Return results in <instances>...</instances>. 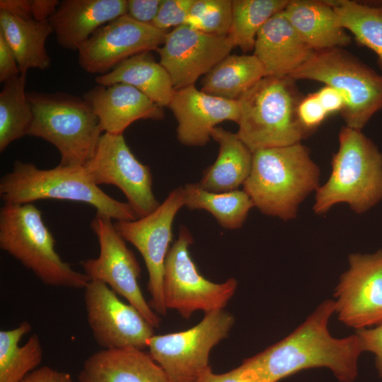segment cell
<instances>
[{
  "mask_svg": "<svg viewBox=\"0 0 382 382\" xmlns=\"http://www.w3.org/2000/svg\"><path fill=\"white\" fill-rule=\"evenodd\" d=\"M234 323L233 316L224 309L207 313L188 330L152 336L149 354L170 382H194L211 368V350L227 337Z\"/></svg>",
  "mask_w": 382,
  "mask_h": 382,
  "instance_id": "9",
  "label": "cell"
},
{
  "mask_svg": "<svg viewBox=\"0 0 382 382\" xmlns=\"http://www.w3.org/2000/svg\"><path fill=\"white\" fill-rule=\"evenodd\" d=\"M21 382H75V381L69 373L45 366L30 373Z\"/></svg>",
  "mask_w": 382,
  "mask_h": 382,
  "instance_id": "41",
  "label": "cell"
},
{
  "mask_svg": "<svg viewBox=\"0 0 382 382\" xmlns=\"http://www.w3.org/2000/svg\"><path fill=\"white\" fill-rule=\"evenodd\" d=\"M212 138L219 144V154L198 183L204 190L213 192L237 190L250 174L253 153L236 133L222 127H215Z\"/></svg>",
  "mask_w": 382,
  "mask_h": 382,
  "instance_id": "24",
  "label": "cell"
},
{
  "mask_svg": "<svg viewBox=\"0 0 382 382\" xmlns=\"http://www.w3.org/2000/svg\"><path fill=\"white\" fill-rule=\"evenodd\" d=\"M265 76V69L253 54H228L203 76L200 90L212 96L237 100Z\"/></svg>",
  "mask_w": 382,
  "mask_h": 382,
  "instance_id": "27",
  "label": "cell"
},
{
  "mask_svg": "<svg viewBox=\"0 0 382 382\" xmlns=\"http://www.w3.org/2000/svg\"><path fill=\"white\" fill-rule=\"evenodd\" d=\"M0 248L46 285L79 289L91 281L62 260L42 212L32 203H4L1 207Z\"/></svg>",
  "mask_w": 382,
  "mask_h": 382,
  "instance_id": "6",
  "label": "cell"
},
{
  "mask_svg": "<svg viewBox=\"0 0 382 382\" xmlns=\"http://www.w3.org/2000/svg\"><path fill=\"white\" fill-rule=\"evenodd\" d=\"M127 13V0H64L49 18L58 44L79 50L108 23Z\"/></svg>",
  "mask_w": 382,
  "mask_h": 382,
  "instance_id": "20",
  "label": "cell"
},
{
  "mask_svg": "<svg viewBox=\"0 0 382 382\" xmlns=\"http://www.w3.org/2000/svg\"><path fill=\"white\" fill-rule=\"evenodd\" d=\"M84 301L88 325L100 347L143 350L148 347L154 328L105 283L90 281L85 288Z\"/></svg>",
  "mask_w": 382,
  "mask_h": 382,
  "instance_id": "14",
  "label": "cell"
},
{
  "mask_svg": "<svg viewBox=\"0 0 382 382\" xmlns=\"http://www.w3.org/2000/svg\"><path fill=\"white\" fill-rule=\"evenodd\" d=\"M100 86L122 83L139 90L159 106L168 107L175 88L170 75L151 52L134 55L95 79Z\"/></svg>",
  "mask_w": 382,
  "mask_h": 382,
  "instance_id": "25",
  "label": "cell"
},
{
  "mask_svg": "<svg viewBox=\"0 0 382 382\" xmlns=\"http://www.w3.org/2000/svg\"><path fill=\"white\" fill-rule=\"evenodd\" d=\"M91 227L97 236L100 253L96 258L81 262L85 274L91 281L105 283L117 294L125 298L154 328H158L160 318L146 301L138 283L140 265L111 219L96 214Z\"/></svg>",
  "mask_w": 382,
  "mask_h": 382,
  "instance_id": "11",
  "label": "cell"
},
{
  "mask_svg": "<svg viewBox=\"0 0 382 382\" xmlns=\"http://www.w3.org/2000/svg\"><path fill=\"white\" fill-rule=\"evenodd\" d=\"M162 0H127V15L131 18L152 25Z\"/></svg>",
  "mask_w": 382,
  "mask_h": 382,
  "instance_id": "38",
  "label": "cell"
},
{
  "mask_svg": "<svg viewBox=\"0 0 382 382\" xmlns=\"http://www.w3.org/2000/svg\"><path fill=\"white\" fill-rule=\"evenodd\" d=\"M290 78L318 81L338 90L345 107V126L361 130L382 110V74H378L342 47L313 51Z\"/></svg>",
  "mask_w": 382,
  "mask_h": 382,
  "instance_id": "8",
  "label": "cell"
},
{
  "mask_svg": "<svg viewBox=\"0 0 382 382\" xmlns=\"http://www.w3.org/2000/svg\"><path fill=\"white\" fill-rule=\"evenodd\" d=\"M231 18V0H194L185 24L206 34L226 36Z\"/></svg>",
  "mask_w": 382,
  "mask_h": 382,
  "instance_id": "33",
  "label": "cell"
},
{
  "mask_svg": "<svg viewBox=\"0 0 382 382\" xmlns=\"http://www.w3.org/2000/svg\"><path fill=\"white\" fill-rule=\"evenodd\" d=\"M32 18L37 21H48L56 11L57 0H30Z\"/></svg>",
  "mask_w": 382,
  "mask_h": 382,
  "instance_id": "42",
  "label": "cell"
},
{
  "mask_svg": "<svg viewBox=\"0 0 382 382\" xmlns=\"http://www.w3.org/2000/svg\"><path fill=\"white\" fill-rule=\"evenodd\" d=\"M194 0H162L152 26L168 32L170 28L185 25Z\"/></svg>",
  "mask_w": 382,
  "mask_h": 382,
  "instance_id": "34",
  "label": "cell"
},
{
  "mask_svg": "<svg viewBox=\"0 0 382 382\" xmlns=\"http://www.w3.org/2000/svg\"><path fill=\"white\" fill-rule=\"evenodd\" d=\"M297 115L302 127L309 132L318 127L329 115L316 92L301 98L297 107Z\"/></svg>",
  "mask_w": 382,
  "mask_h": 382,
  "instance_id": "35",
  "label": "cell"
},
{
  "mask_svg": "<svg viewBox=\"0 0 382 382\" xmlns=\"http://www.w3.org/2000/svg\"><path fill=\"white\" fill-rule=\"evenodd\" d=\"M83 98L92 108L105 133L123 134L137 120H161L164 117L162 107L133 86L122 83L98 85Z\"/></svg>",
  "mask_w": 382,
  "mask_h": 382,
  "instance_id": "19",
  "label": "cell"
},
{
  "mask_svg": "<svg viewBox=\"0 0 382 382\" xmlns=\"http://www.w3.org/2000/svg\"><path fill=\"white\" fill-rule=\"evenodd\" d=\"M335 302L323 301L293 332L243 362L265 382H278L300 371L330 369L340 382H353L364 352L357 333L342 338L330 334L328 323Z\"/></svg>",
  "mask_w": 382,
  "mask_h": 382,
  "instance_id": "1",
  "label": "cell"
},
{
  "mask_svg": "<svg viewBox=\"0 0 382 382\" xmlns=\"http://www.w3.org/2000/svg\"><path fill=\"white\" fill-rule=\"evenodd\" d=\"M177 121V138L183 145L202 146L213 129L224 121L238 124V100L221 98L197 89L195 85L175 90L168 106Z\"/></svg>",
  "mask_w": 382,
  "mask_h": 382,
  "instance_id": "18",
  "label": "cell"
},
{
  "mask_svg": "<svg viewBox=\"0 0 382 382\" xmlns=\"http://www.w3.org/2000/svg\"><path fill=\"white\" fill-rule=\"evenodd\" d=\"M313 50L297 34L283 11L273 16L258 32L253 54L266 76L289 77L311 56Z\"/></svg>",
  "mask_w": 382,
  "mask_h": 382,
  "instance_id": "21",
  "label": "cell"
},
{
  "mask_svg": "<svg viewBox=\"0 0 382 382\" xmlns=\"http://www.w3.org/2000/svg\"><path fill=\"white\" fill-rule=\"evenodd\" d=\"M52 33L48 21L23 18L0 9V34L14 54L21 72L49 68L51 59L45 42Z\"/></svg>",
  "mask_w": 382,
  "mask_h": 382,
  "instance_id": "26",
  "label": "cell"
},
{
  "mask_svg": "<svg viewBox=\"0 0 382 382\" xmlns=\"http://www.w3.org/2000/svg\"><path fill=\"white\" fill-rule=\"evenodd\" d=\"M27 73L4 83L0 93V151L13 141L28 135L33 113L25 92Z\"/></svg>",
  "mask_w": 382,
  "mask_h": 382,
  "instance_id": "31",
  "label": "cell"
},
{
  "mask_svg": "<svg viewBox=\"0 0 382 382\" xmlns=\"http://www.w3.org/2000/svg\"><path fill=\"white\" fill-rule=\"evenodd\" d=\"M84 167L98 186L106 184L119 187L138 218L152 213L161 204L153 193L149 167L135 157L123 134L104 132Z\"/></svg>",
  "mask_w": 382,
  "mask_h": 382,
  "instance_id": "13",
  "label": "cell"
},
{
  "mask_svg": "<svg viewBox=\"0 0 382 382\" xmlns=\"http://www.w3.org/2000/svg\"><path fill=\"white\" fill-rule=\"evenodd\" d=\"M31 330L30 323L24 320L13 329L0 331V382H21L39 368L43 358L39 336L33 334L19 345Z\"/></svg>",
  "mask_w": 382,
  "mask_h": 382,
  "instance_id": "28",
  "label": "cell"
},
{
  "mask_svg": "<svg viewBox=\"0 0 382 382\" xmlns=\"http://www.w3.org/2000/svg\"><path fill=\"white\" fill-rule=\"evenodd\" d=\"M192 243L190 231L182 226L167 254L163 273L165 306L176 310L185 318L197 311L207 313L224 309L238 286L234 278L214 283L200 274L189 251Z\"/></svg>",
  "mask_w": 382,
  "mask_h": 382,
  "instance_id": "10",
  "label": "cell"
},
{
  "mask_svg": "<svg viewBox=\"0 0 382 382\" xmlns=\"http://www.w3.org/2000/svg\"><path fill=\"white\" fill-rule=\"evenodd\" d=\"M295 81L290 77L265 76L238 98L236 134L252 153L301 143L308 133L298 118L302 97Z\"/></svg>",
  "mask_w": 382,
  "mask_h": 382,
  "instance_id": "5",
  "label": "cell"
},
{
  "mask_svg": "<svg viewBox=\"0 0 382 382\" xmlns=\"http://www.w3.org/2000/svg\"><path fill=\"white\" fill-rule=\"evenodd\" d=\"M348 262L334 294L338 319L356 330L382 324V249L352 253Z\"/></svg>",
  "mask_w": 382,
  "mask_h": 382,
  "instance_id": "15",
  "label": "cell"
},
{
  "mask_svg": "<svg viewBox=\"0 0 382 382\" xmlns=\"http://www.w3.org/2000/svg\"><path fill=\"white\" fill-rule=\"evenodd\" d=\"M167 33L124 15L100 27L79 48V64L88 73L105 74L134 55L156 51Z\"/></svg>",
  "mask_w": 382,
  "mask_h": 382,
  "instance_id": "16",
  "label": "cell"
},
{
  "mask_svg": "<svg viewBox=\"0 0 382 382\" xmlns=\"http://www.w3.org/2000/svg\"><path fill=\"white\" fill-rule=\"evenodd\" d=\"M320 170L301 143L253 153L243 190L262 214L296 218L305 198L319 187Z\"/></svg>",
  "mask_w": 382,
  "mask_h": 382,
  "instance_id": "2",
  "label": "cell"
},
{
  "mask_svg": "<svg viewBox=\"0 0 382 382\" xmlns=\"http://www.w3.org/2000/svg\"><path fill=\"white\" fill-rule=\"evenodd\" d=\"M33 113L28 135L54 146L59 165L84 166L103 134L99 120L83 98L65 93H27Z\"/></svg>",
  "mask_w": 382,
  "mask_h": 382,
  "instance_id": "7",
  "label": "cell"
},
{
  "mask_svg": "<svg viewBox=\"0 0 382 382\" xmlns=\"http://www.w3.org/2000/svg\"><path fill=\"white\" fill-rule=\"evenodd\" d=\"M316 94L323 108L328 115L340 112L345 107V100L342 94L336 88L325 85Z\"/></svg>",
  "mask_w": 382,
  "mask_h": 382,
  "instance_id": "40",
  "label": "cell"
},
{
  "mask_svg": "<svg viewBox=\"0 0 382 382\" xmlns=\"http://www.w3.org/2000/svg\"><path fill=\"white\" fill-rule=\"evenodd\" d=\"M79 382H170L150 354L136 348L103 349L83 362Z\"/></svg>",
  "mask_w": 382,
  "mask_h": 382,
  "instance_id": "22",
  "label": "cell"
},
{
  "mask_svg": "<svg viewBox=\"0 0 382 382\" xmlns=\"http://www.w3.org/2000/svg\"><path fill=\"white\" fill-rule=\"evenodd\" d=\"M340 25L377 56L382 74V3L367 4L352 0H327Z\"/></svg>",
  "mask_w": 382,
  "mask_h": 382,
  "instance_id": "30",
  "label": "cell"
},
{
  "mask_svg": "<svg viewBox=\"0 0 382 382\" xmlns=\"http://www.w3.org/2000/svg\"><path fill=\"white\" fill-rule=\"evenodd\" d=\"M0 197L4 203L28 204L45 199L89 204L97 214L117 221L138 218L128 202L116 200L102 191L84 166L58 165L40 169L32 163L16 161L11 171L0 180Z\"/></svg>",
  "mask_w": 382,
  "mask_h": 382,
  "instance_id": "3",
  "label": "cell"
},
{
  "mask_svg": "<svg viewBox=\"0 0 382 382\" xmlns=\"http://www.w3.org/2000/svg\"><path fill=\"white\" fill-rule=\"evenodd\" d=\"M185 205L183 187L173 190L152 213L134 221H117L114 226L125 241L139 251L148 274L151 308L166 315L163 284L165 261L172 241V225L177 212Z\"/></svg>",
  "mask_w": 382,
  "mask_h": 382,
  "instance_id": "12",
  "label": "cell"
},
{
  "mask_svg": "<svg viewBox=\"0 0 382 382\" xmlns=\"http://www.w3.org/2000/svg\"><path fill=\"white\" fill-rule=\"evenodd\" d=\"M0 9L23 18H32L30 0H1Z\"/></svg>",
  "mask_w": 382,
  "mask_h": 382,
  "instance_id": "43",
  "label": "cell"
},
{
  "mask_svg": "<svg viewBox=\"0 0 382 382\" xmlns=\"http://www.w3.org/2000/svg\"><path fill=\"white\" fill-rule=\"evenodd\" d=\"M194 382H265L257 373L245 363L230 371L214 374L209 369Z\"/></svg>",
  "mask_w": 382,
  "mask_h": 382,
  "instance_id": "36",
  "label": "cell"
},
{
  "mask_svg": "<svg viewBox=\"0 0 382 382\" xmlns=\"http://www.w3.org/2000/svg\"><path fill=\"white\" fill-rule=\"evenodd\" d=\"M289 0H233L232 18L228 37L244 52L253 50L262 26L282 11Z\"/></svg>",
  "mask_w": 382,
  "mask_h": 382,
  "instance_id": "32",
  "label": "cell"
},
{
  "mask_svg": "<svg viewBox=\"0 0 382 382\" xmlns=\"http://www.w3.org/2000/svg\"><path fill=\"white\" fill-rule=\"evenodd\" d=\"M183 191L184 206L192 210H207L227 229L241 227L249 211L255 207L243 190L213 192L204 190L197 183L186 184Z\"/></svg>",
  "mask_w": 382,
  "mask_h": 382,
  "instance_id": "29",
  "label": "cell"
},
{
  "mask_svg": "<svg viewBox=\"0 0 382 382\" xmlns=\"http://www.w3.org/2000/svg\"><path fill=\"white\" fill-rule=\"evenodd\" d=\"M21 73L14 54L0 34V81L6 83Z\"/></svg>",
  "mask_w": 382,
  "mask_h": 382,
  "instance_id": "39",
  "label": "cell"
},
{
  "mask_svg": "<svg viewBox=\"0 0 382 382\" xmlns=\"http://www.w3.org/2000/svg\"><path fill=\"white\" fill-rule=\"evenodd\" d=\"M329 178L316 191L314 212L323 214L337 204L362 214L382 200V153L361 130L341 128Z\"/></svg>",
  "mask_w": 382,
  "mask_h": 382,
  "instance_id": "4",
  "label": "cell"
},
{
  "mask_svg": "<svg viewBox=\"0 0 382 382\" xmlns=\"http://www.w3.org/2000/svg\"><path fill=\"white\" fill-rule=\"evenodd\" d=\"M233 47L228 35L206 34L185 24L168 32L156 51L177 90L195 85Z\"/></svg>",
  "mask_w": 382,
  "mask_h": 382,
  "instance_id": "17",
  "label": "cell"
},
{
  "mask_svg": "<svg viewBox=\"0 0 382 382\" xmlns=\"http://www.w3.org/2000/svg\"><path fill=\"white\" fill-rule=\"evenodd\" d=\"M283 13L302 40L313 50L344 47L351 37L328 1L289 0Z\"/></svg>",
  "mask_w": 382,
  "mask_h": 382,
  "instance_id": "23",
  "label": "cell"
},
{
  "mask_svg": "<svg viewBox=\"0 0 382 382\" xmlns=\"http://www.w3.org/2000/svg\"><path fill=\"white\" fill-rule=\"evenodd\" d=\"M364 352H370L375 355V364L378 372L382 377V324L372 328L357 330Z\"/></svg>",
  "mask_w": 382,
  "mask_h": 382,
  "instance_id": "37",
  "label": "cell"
}]
</instances>
